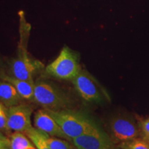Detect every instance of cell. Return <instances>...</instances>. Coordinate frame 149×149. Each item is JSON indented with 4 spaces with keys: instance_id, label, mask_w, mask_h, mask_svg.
<instances>
[{
    "instance_id": "6da1fadb",
    "label": "cell",
    "mask_w": 149,
    "mask_h": 149,
    "mask_svg": "<svg viewBox=\"0 0 149 149\" xmlns=\"http://www.w3.org/2000/svg\"><path fill=\"white\" fill-rule=\"evenodd\" d=\"M47 111L60 126L68 140L72 141L76 137L91 131L97 126L88 117L79 112L68 109L59 111L47 110Z\"/></svg>"
},
{
    "instance_id": "7a4b0ae2",
    "label": "cell",
    "mask_w": 149,
    "mask_h": 149,
    "mask_svg": "<svg viewBox=\"0 0 149 149\" xmlns=\"http://www.w3.org/2000/svg\"><path fill=\"white\" fill-rule=\"evenodd\" d=\"M81 70L77 52L64 46L55 60L45 68L48 75L63 80H72Z\"/></svg>"
},
{
    "instance_id": "3957f363",
    "label": "cell",
    "mask_w": 149,
    "mask_h": 149,
    "mask_svg": "<svg viewBox=\"0 0 149 149\" xmlns=\"http://www.w3.org/2000/svg\"><path fill=\"white\" fill-rule=\"evenodd\" d=\"M44 109L51 111L66 109L70 100L57 86L49 81L38 80L35 83L34 100Z\"/></svg>"
},
{
    "instance_id": "277c9868",
    "label": "cell",
    "mask_w": 149,
    "mask_h": 149,
    "mask_svg": "<svg viewBox=\"0 0 149 149\" xmlns=\"http://www.w3.org/2000/svg\"><path fill=\"white\" fill-rule=\"evenodd\" d=\"M71 141L76 149H117L113 139L97 126Z\"/></svg>"
},
{
    "instance_id": "5b68a950",
    "label": "cell",
    "mask_w": 149,
    "mask_h": 149,
    "mask_svg": "<svg viewBox=\"0 0 149 149\" xmlns=\"http://www.w3.org/2000/svg\"><path fill=\"white\" fill-rule=\"evenodd\" d=\"M72 82L78 94L85 101L97 102L102 100L103 95L99 85L86 70H80Z\"/></svg>"
},
{
    "instance_id": "8992f818",
    "label": "cell",
    "mask_w": 149,
    "mask_h": 149,
    "mask_svg": "<svg viewBox=\"0 0 149 149\" xmlns=\"http://www.w3.org/2000/svg\"><path fill=\"white\" fill-rule=\"evenodd\" d=\"M33 109L27 104H19L7 109V130L24 133L32 126Z\"/></svg>"
},
{
    "instance_id": "52a82bcc",
    "label": "cell",
    "mask_w": 149,
    "mask_h": 149,
    "mask_svg": "<svg viewBox=\"0 0 149 149\" xmlns=\"http://www.w3.org/2000/svg\"><path fill=\"white\" fill-rule=\"evenodd\" d=\"M111 130L113 141L121 143L137 138L140 132L135 123L124 117L113 120L111 123Z\"/></svg>"
},
{
    "instance_id": "ba28073f",
    "label": "cell",
    "mask_w": 149,
    "mask_h": 149,
    "mask_svg": "<svg viewBox=\"0 0 149 149\" xmlns=\"http://www.w3.org/2000/svg\"><path fill=\"white\" fill-rule=\"evenodd\" d=\"M34 124L35 128L43 133L68 140V138L62 131L60 126L49 114L47 110L40 109L35 113Z\"/></svg>"
},
{
    "instance_id": "9c48e42d",
    "label": "cell",
    "mask_w": 149,
    "mask_h": 149,
    "mask_svg": "<svg viewBox=\"0 0 149 149\" xmlns=\"http://www.w3.org/2000/svg\"><path fill=\"white\" fill-rule=\"evenodd\" d=\"M1 80L8 81L13 86L22 99L27 100H34V81H26V80L18 79L10 77L6 73L2 76Z\"/></svg>"
},
{
    "instance_id": "30bf717a",
    "label": "cell",
    "mask_w": 149,
    "mask_h": 149,
    "mask_svg": "<svg viewBox=\"0 0 149 149\" xmlns=\"http://www.w3.org/2000/svg\"><path fill=\"white\" fill-rule=\"evenodd\" d=\"M15 88L8 81L0 80V102L6 107L20 104L22 100Z\"/></svg>"
},
{
    "instance_id": "8fae6325",
    "label": "cell",
    "mask_w": 149,
    "mask_h": 149,
    "mask_svg": "<svg viewBox=\"0 0 149 149\" xmlns=\"http://www.w3.org/2000/svg\"><path fill=\"white\" fill-rule=\"evenodd\" d=\"M25 134L14 132L9 138V149H36V147Z\"/></svg>"
},
{
    "instance_id": "7c38bea8",
    "label": "cell",
    "mask_w": 149,
    "mask_h": 149,
    "mask_svg": "<svg viewBox=\"0 0 149 149\" xmlns=\"http://www.w3.org/2000/svg\"><path fill=\"white\" fill-rule=\"evenodd\" d=\"M23 133L25 134L31 139L37 149H50L44 139V133L37 128L31 126L29 129H28Z\"/></svg>"
},
{
    "instance_id": "4fadbf2b",
    "label": "cell",
    "mask_w": 149,
    "mask_h": 149,
    "mask_svg": "<svg viewBox=\"0 0 149 149\" xmlns=\"http://www.w3.org/2000/svg\"><path fill=\"white\" fill-rule=\"evenodd\" d=\"M44 137L46 144L50 149H74V146L71 145L65 139H61L59 137L51 136L44 133Z\"/></svg>"
},
{
    "instance_id": "5bb4252c",
    "label": "cell",
    "mask_w": 149,
    "mask_h": 149,
    "mask_svg": "<svg viewBox=\"0 0 149 149\" xmlns=\"http://www.w3.org/2000/svg\"><path fill=\"white\" fill-rule=\"evenodd\" d=\"M122 149H149V144L143 138H135L131 140L121 143Z\"/></svg>"
},
{
    "instance_id": "9a60e30c",
    "label": "cell",
    "mask_w": 149,
    "mask_h": 149,
    "mask_svg": "<svg viewBox=\"0 0 149 149\" xmlns=\"http://www.w3.org/2000/svg\"><path fill=\"white\" fill-rule=\"evenodd\" d=\"M7 107L0 102V131L7 130Z\"/></svg>"
},
{
    "instance_id": "2e32d148",
    "label": "cell",
    "mask_w": 149,
    "mask_h": 149,
    "mask_svg": "<svg viewBox=\"0 0 149 149\" xmlns=\"http://www.w3.org/2000/svg\"><path fill=\"white\" fill-rule=\"evenodd\" d=\"M139 128L142 134V138L149 139V117L139 122Z\"/></svg>"
},
{
    "instance_id": "e0dca14e",
    "label": "cell",
    "mask_w": 149,
    "mask_h": 149,
    "mask_svg": "<svg viewBox=\"0 0 149 149\" xmlns=\"http://www.w3.org/2000/svg\"><path fill=\"white\" fill-rule=\"evenodd\" d=\"M9 148V138L0 133V149Z\"/></svg>"
},
{
    "instance_id": "ac0fdd59",
    "label": "cell",
    "mask_w": 149,
    "mask_h": 149,
    "mask_svg": "<svg viewBox=\"0 0 149 149\" xmlns=\"http://www.w3.org/2000/svg\"><path fill=\"white\" fill-rule=\"evenodd\" d=\"M5 68H4V63H3V58L0 55V80H1V77L4 74L5 72Z\"/></svg>"
},
{
    "instance_id": "d6986e66",
    "label": "cell",
    "mask_w": 149,
    "mask_h": 149,
    "mask_svg": "<svg viewBox=\"0 0 149 149\" xmlns=\"http://www.w3.org/2000/svg\"><path fill=\"white\" fill-rule=\"evenodd\" d=\"M143 139H144V138H143ZM145 140H146L147 142H148V144H149V139H145Z\"/></svg>"
},
{
    "instance_id": "ffe728a7",
    "label": "cell",
    "mask_w": 149,
    "mask_h": 149,
    "mask_svg": "<svg viewBox=\"0 0 149 149\" xmlns=\"http://www.w3.org/2000/svg\"><path fill=\"white\" fill-rule=\"evenodd\" d=\"M3 149H9V148H3Z\"/></svg>"
}]
</instances>
